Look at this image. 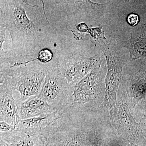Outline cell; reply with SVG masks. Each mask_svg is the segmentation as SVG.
<instances>
[{"label": "cell", "instance_id": "6da1fadb", "mask_svg": "<svg viewBox=\"0 0 146 146\" xmlns=\"http://www.w3.org/2000/svg\"><path fill=\"white\" fill-rule=\"evenodd\" d=\"M38 8L25 1H0V25L8 30L11 50L17 54L35 57L43 49L45 35L42 25H37Z\"/></svg>", "mask_w": 146, "mask_h": 146}, {"label": "cell", "instance_id": "7a4b0ae2", "mask_svg": "<svg viewBox=\"0 0 146 146\" xmlns=\"http://www.w3.org/2000/svg\"><path fill=\"white\" fill-rule=\"evenodd\" d=\"M46 74V63L38 60L0 69V79L5 80L13 90L20 93L21 100L40 94Z\"/></svg>", "mask_w": 146, "mask_h": 146}, {"label": "cell", "instance_id": "3957f363", "mask_svg": "<svg viewBox=\"0 0 146 146\" xmlns=\"http://www.w3.org/2000/svg\"><path fill=\"white\" fill-rule=\"evenodd\" d=\"M98 46L107 64L105 96L102 108L109 111L117 101L123 69L128 60L121 50L122 48L114 42L106 40L99 43Z\"/></svg>", "mask_w": 146, "mask_h": 146}, {"label": "cell", "instance_id": "277c9868", "mask_svg": "<svg viewBox=\"0 0 146 146\" xmlns=\"http://www.w3.org/2000/svg\"><path fill=\"white\" fill-rule=\"evenodd\" d=\"M46 63L47 74L40 94L54 111L60 112L74 103V86L68 83L58 60Z\"/></svg>", "mask_w": 146, "mask_h": 146}, {"label": "cell", "instance_id": "5b68a950", "mask_svg": "<svg viewBox=\"0 0 146 146\" xmlns=\"http://www.w3.org/2000/svg\"><path fill=\"white\" fill-rule=\"evenodd\" d=\"M109 117L119 136L134 145L146 146L142 128L131 114L126 95L119 87L116 103L109 111Z\"/></svg>", "mask_w": 146, "mask_h": 146}, {"label": "cell", "instance_id": "8992f818", "mask_svg": "<svg viewBox=\"0 0 146 146\" xmlns=\"http://www.w3.org/2000/svg\"><path fill=\"white\" fill-rule=\"evenodd\" d=\"M107 64L104 57L100 63L74 86V104H89L102 108L105 96Z\"/></svg>", "mask_w": 146, "mask_h": 146}, {"label": "cell", "instance_id": "52a82bcc", "mask_svg": "<svg viewBox=\"0 0 146 146\" xmlns=\"http://www.w3.org/2000/svg\"><path fill=\"white\" fill-rule=\"evenodd\" d=\"M67 16L66 27L70 30L76 25L86 24L89 27L99 26L100 19L109 9L112 1L98 3L91 1H58Z\"/></svg>", "mask_w": 146, "mask_h": 146}, {"label": "cell", "instance_id": "ba28073f", "mask_svg": "<svg viewBox=\"0 0 146 146\" xmlns=\"http://www.w3.org/2000/svg\"><path fill=\"white\" fill-rule=\"evenodd\" d=\"M119 87L125 93L130 110L146 96V58L130 60L123 69Z\"/></svg>", "mask_w": 146, "mask_h": 146}, {"label": "cell", "instance_id": "9c48e42d", "mask_svg": "<svg viewBox=\"0 0 146 146\" xmlns=\"http://www.w3.org/2000/svg\"><path fill=\"white\" fill-rule=\"evenodd\" d=\"M104 57L99 52L90 57L79 53L70 54L57 60L60 71L68 83L74 85L86 76Z\"/></svg>", "mask_w": 146, "mask_h": 146}, {"label": "cell", "instance_id": "30bf717a", "mask_svg": "<svg viewBox=\"0 0 146 146\" xmlns=\"http://www.w3.org/2000/svg\"><path fill=\"white\" fill-rule=\"evenodd\" d=\"M13 90L7 82L0 80V121L16 127L21 121L18 105L13 96Z\"/></svg>", "mask_w": 146, "mask_h": 146}, {"label": "cell", "instance_id": "8fae6325", "mask_svg": "<svg viewBox=\"0 0 146 146\" xmlns=\"http://www.w3.org/2000/svg\"><path fill=\"white\" fill-rule=\"evenodd\" d=\"M18 113L21 120L26 119L54 112L40 94L25 100H16Z\"/></svg>", "mask_w": 146, "mask_h": 146}, {"label": "cell", "instance_id": "7c38bea8", "mask_svg": "<svg viewBox=\"0 0 146 146\" xmlns=\"http://www.w3.org/2000/svg\"><path fill=\"white\" fill-rule=\"evenodd\" d=\"M121 47L128 51L131 60L146 58V23L133 28L129 39Z\"/></svg>", "mask_w": 146, "mask_h": 146}, {"label": "cell", "instance_id": "4fadbf2b", "mask_svg": "<svg viewBox=\"0 0 146 146\" xmlns=\"http://www.w3.org/2000/svg\"><path fill=\"white\" fill-rule=\"evenodd\" d=\"M59 116V112L54 111L38 117L21 120L16 130L25 133L30 137L38 136L57 120Z\"/></svg>", "mask_w": 146, "mask_h": 146}, {"label": "cell", "instance_id": "5bb4252c", "mask_svg": "<svg viewBox=\"0 0 146 146\" xmlns=\"http://www.w3.org/2000/svg\"><path fill=\"white\" fill-rule=\"evenodd\" d=\"M1 133V140L10 143V146H40L44 142L41 134L34 137H30L25 133L16 130L10 132Z\"/></svg>", "mask_w": 146, "mask_h": 146}, {"label": "cell", "instance_id": "9a60e30c", "mask_svg": "<svg viewBox=\"0 0 146 146\" xmlns=\"http://www.w3.org/2000/svg\"><path fill=\"white\" fill-rule=\"evenodd\" d=\"M130 110L141 128H146V99L141 100Z\"/></svg>", "mask_w": 146, "mask_h": 146}, {"label": "cell", "instance_id": "2e32d148", "mask_svg": "<svg viewBox=\"0 0 146 146\" xmlns=\"http://www.w3.org/2000/svg\"><path fill=\"white\" fill-rule=\"evenodd\" d=\"M103 26L101 25L99 26L89 29L88 34L90 35V39L96 46L103 41L107 40L105 35V31H103Z\"/></svg>", "mask_w": 146, "mask_h": 146}, {"label": "cell", "instance_id": "e0dca14e", "mask_svg": "<svg viewBox=\"0 0 146 146\" xmlns=\"http://www.w3.org/2000/svg\"><path fill=\"white\" fill-rule=\"evenodd\" d=\"M39 61L42 63H46L52 59L53 54L51 50L48 48H43L38 54Z\"/></svg>", "mask_w": 146, "mask_h": 146}, {"label": "cell", "instance_id": "ac0fdd59", "mask_svg": "<svg viewBox=\"0 0 146 146\" xmlns=\"http://www.w3.org/2000/svg\"><path fill=\"white\" fill-rule=\"evenodd\" d=\"M16 127L11 125L5 121H0V131L1 132L7 133L16 130Z\"/></svg>", "mask_w": 146, "mask_h": 146}, {"label": "cell", "instance_id": "d6986e66", "mask_svg": "<svg viewBox=\"0 0 146 146\" xmlns=\"http://www.w3.org/2000/svg\"><path fill=\"white\" fill-rule=\"evenodd\" d=\"M144 137L146 140V128H142Z\"/></svg>", "mask_w": 146, "mask_h": 146}, {"label": "cell", "instance_id": "ffe728a7", "mask_svg": "<svg viewBox=\"0 0 146 146\" xmlns=\"http://www.w3.org/2000/svg\"><path fill=\"white\" fill-rule=\"evenodd\" d=\"M126 146H141L137 145H134V144L131 143H129V142L127 141V143Z\"/></svg>", "mask_w": 146, "mask_h": 146}, {"label": "cell", "instance_id": "44dd1931", "mask_svg": "<svg viewBox=\"0 0 146 146\" xmlns=\"http://www.w3.org/2000/svg\"><path fill=\"white\" fill-rule=\"evenodd\" d=\"M145 99H146V96Z\"/></svg>", "mask_w": 146, "mask_h": 146}, {"label": "cell", "instance_id": "7402d4cb", "mask_svg": "<svg viewBox=\"0 0 146 146\" xmlns=\"http://www.w3.org/2000/svg\"></svg>", "mask_w": 146, "mask_h": 146}]
</instances>
